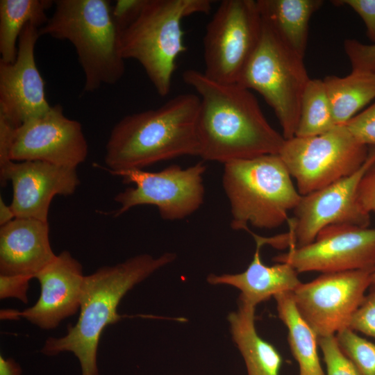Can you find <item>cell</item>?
Segmentation results:
<instances>
[{"label":"cell","mask_w":375,"mask_h":375,"mask_svg":"<svg viewBox=\"0 0 375 375\" xmlns=\"http://www.w3.org/2000/svg\"><path fill=\"white\" fill-rule=\"evenodd\" d=\"M222 185L231 215V228L249 225L272 229L288 222L301 195L278 154L262 155L224 164Z\"/></svg>","instance_id":"6"},{"label":"cell","mask_w":375,"mask_h":375,"mask_svg":"<svg viewBox=\"0 0 375 375\" xmlns=\"http://www.w3.org/2000/svg\"><path fill=\"white\" fill-rule=\"evenodd\" d=\"M211 6L209 0H144L119 33L121 56L137 60L157 93L167 96L176 59L186 50L182 20L192 14L208 13Z\"/></svg>","instance_id":"5"},{"label":"cell","mask_w":375,"mask_h":375,"mask_svg":"<svg viewBox=\"0 0 375 375\" xmlns=\"http://www.w3.org/2000/svg\"><path fill=\"white\" fill-rule=\"evenodd\" d=\"M357 200L365 212L370 214L375 210V153L373 160L360 181Z\"/></svg>","instance_id":"32"},{"label":"cell","mask_w":375,"mask_h":375,"mask_svg":"<svg viewBox=\"0 0 375 375\" xmlns=\"http://www.w3.org/2000/svg\"><path fill=\"white\" fill-rule=\"evenodd\" d=\"M31 278L28 276L0 274V299L14 298L27 303V293Z\"/></svg>","instance_id":"31"},{"label":"cell","mask_w":375,"mask_h":375,"mask_svg":"<svg viewBox=\"0 0 375 375\" xmlns=\"http://www.w3.org/2000/svg\"><path fill=\"white\" fill-rule=\"evenodd\" d=\"M182 77L200 99L197 131L201 158L225 164L278 154L285 139L269 124L251 90L213 81L194 69H186Z\"/></svg>","instance_id":"1"},{"label":"cell","mask_w":375,"mask_h":375,"mask_svg":"<svg viewBox=\"0 0 375 375\" xmlns=\"http://www.w3.org/2000/svg\"><path fill=\"white\" fill-rule=\"evenodd\" d=\"M374 268L324 273L292 292L296 306L318 338L348 328L371 286Z\"/></svg>","instance_id":"12"},{"label":"cell","mask_w":375,"mask_h":375,"mask_svg":"<svg viewBox=\"0 0 375 375\" xmlns=\"http://www.w3.org/2000/svg\"><path fill=\"white\" fill-rule=\"evenodd\" d=\"M337 126L323 80L311 79L303 90L295 136L323 134Z\"/></svg>","instance_id":"25"},{"label":"cell","mask_w":375,"mask_h":375,"mask_svg":"<svg viewBox=\"0 0 375 375\" xmlns=\"http://www.w3.org/2000/svg\"><path fill=\"white\" fill-rule=\"evenodd\" d=\"M336 125H344L375 99V73L355 72L324 79Z\"/></svg>","instance_id":"23"},{"label":"cell","mask_w":375,"mask_h":375,"mask_svg":"<svg viewBox=\"0 0 375 375\" xmlns=\"http://www.w3.org/2000/svg\"><path fill=\"white\" fill-rule=\"evenodd\" d=\"M88 154L81 124L67 118L60 104L17 127L10 149L12 161H43L76 168Z\"/></svg>","instance_id":"14"},{"label":"cell","mask_w":375,"mask_h":375,"mask_svg":"<svg viewBox=\"0 0 375 375\" xmlns=\"http://www.w3.org/2000/svg\"><path fill=\"white\" fill-rule=\"evenodd\" d=\"M255 312V307L238 304V310L228 315L232 340L243 358L247 375H279L281 356L258 335Z\"/></svg>","instance_id":"20"},{"label":"cell","mask_w":375,"mask_h":375,"mask_svg":"<svg viewBox=\"0 0 375 375\" xmlns=\"http://www.w3.org/2000/svg\"><path fill=\"white\" fill-rule=\"evenodd\" d=\"M144 0H118L112 6V16L119 32L135 17Z\"/></svg>","instance_id":"34"},{"label":"cell","mask_w":375,"mask_h":375,"mask_svg":"<svg viewBox=\"0 0 375 375\" xmlns=\"http://www.w3.org/2000/svg\"><path fill=\"white\" fill-rule=\"evenodd\" d=\"M174 253L158 257L142 253L122 262L103 266L85 276L80 315L61 337L48 338L41 352L53 356L71 352L78 359L81 375H99L97 353L104 328L117 322V307L126 293L151 274L176 260Z\"/></svg>","instance_id":"2"},{"label":"cell","mask_w":375,"mask_h":375,"mask_svg":"<svg viewBox=\"0 0 375 375\" xmlns=\"http://www.w3.org/2000/svg\"><path fill=\"white\" fill-rule=\"evenodd\" d=\"M337 342L358 375H375V344L345 328L335 335Z\"/></svg>","instance_id":"26"},{"label":"cell","mask_w":375,"mask_h":375,"mask_svg":"<svg viewBox=\"0 0 375 375\" xmlns=\"http://www.w3.org/2000/svg\"><path fill=\"white\" fill-rule=\"evenodd\" d=\"M337 6L346 5L351 8L362 19L369 39L375 44V0H337Z\"/></svg>","instance_id":"33"},{"label":"cell","mask_w":375,"mask_h":375,"mask_svg":"<svg viewBox=\"0 0 375 375\" xmlns=\"http://www.w3.org/2000/svg\"><path fill=\"white\" fill-rule=\"evenodd\" d=\"M15 218V213L10 206L7 205L3 198L0 197V226H2Z\"/></svg>","instance_id":"37"},{"label":"cell","mask_w":375,"mask_h":375,"mask_svg":"<svg viewBox=\"0 0 375 375\" xmlns=\"http://www.w3.org/2000/svg\"><path fill=\"white\" fill-rule=\"evenodd\" d=\"M344 125L358 142L375 147V102Z\"/></svg>","instance_id":"28"},{"label":"cell","mask_w":375,"mask_h":375,"mask_svg":"<svg viewBox=\"0 0 375 375\" xmlns=\"http://www.w3.org/2000/svg\"><path fill=\"white\" fill-rule=\"evenodd\" d=\"M322 0H258L264 22L296 53L304 58L309 22Z\"/></svg>","instance_id":"21"},{"label":"cell","mask_w":375,"mask_h":375,"mask_svg":"<svg viewBox=\"0 0 375 375\" xmlns=\"http://www.w3.org/2000/svg\"><path fill=\"white\" fill-rule=\"evenodd\" d=\"M374 212L375 213V210L374 211Z\"/></svg>","instance_id":"40"},{"label":"cell","mask_w":375,"mask_h":375,"mask_svg":"<svg viewBox=\"0 0 375 375\" xmlns=\"http://www.w3.org/2000/svg\"><path fill=\"white\" fill-rule=\"evenodd\" d=\"M344 49L352 71L375 73V44H365L349 39L344 42Z\"/></svg>","instance_id":"29"},{"label":"cell","mask_w":375,"mask_h":375,"mask_svg":"<svg viewBox=\"0 0 375 375\" xmlns=\"http://www.w3.org/2000/svg\"><path fill=\"white\" fill-rule=\"evenodd\" d=\"M16 128L17 126L0 115V169L12 162L10 153Z\"/></svg>","instance_id":"35"},{"label":"cell","mask_w":375,"mask_h":375,"mask_svg":"<svg viewBox=\"0 0 375 375\" xmlns=\"http://www.w3.org/2000/svg\"><path fill=\"white\" fill-rule=\"evenodd\" d=\"M53 4L51 0L0 1V61L15 60L22 30L28 23L42 27L49 19L46 11Z\"/></svg>","instance_id":"24"},{"label":"cell","mask_w":375,"mask_h":375,"mask_svg":"<svg viewBox=\"0 0 375 375\" xmlns=\"http://www.w3.org/2000/svg\"><path fill=\"white\" fill-rule=\"evenodd\" d=\"M274 298L278 317L288 329V342L299 365V375H325L318 355V336L299 312L292 292H282Z\"/></svg>","instance_id":"22"},{"label":"cell","mask_w":375,"mask_h":375,"mask_svg":"<svg viewBox=\"0 0 375 375\" xmlns=\"http://www.w3.org/2000/svg\"><path fill=\"white\" fill-rule=\"evenodd\" d=\"M374 146L369 147L367 158L353 174L322 189L301 197L289 219V231L272 236L271 246L275 248L301 247L314 241L326 226L348 224L368 228L370 214L365 212L357 200L360 181L374 157Z\"/></svg>","instance_id":"11"},{"label":"cell","mask_w":375,"mask_h":375,"mask_svg":"<svg viewBox=\"0 0 375 375\" xmlns=\"http://www.w3.org/2000/svg\"><path fill=\"white\" fill-rule=\"evenodd\" d=\"M199 104L197 94H182L158 108L124 117L106 143L105 169H142L179 156H199Z\"/></svg>","instance_id":"3"},{"label":"cell","mask_w":375,"mask_h":375,"mask_svg":"<svg viewBox=\"0 0 375 375\" xmlns=\"http://www.w3.org/2000/svg\"><path fill=\"white\" fill-rule=\"evenodd\" d=\"M20 365L12 358L0 356V375H22Z\"/></svg>","instance_id":"36"},{"label":"cell","mask_w":375,"mask_h":375,"mask_svg":"<svg viewBox=\"0 0 375 375\" xmlns=\"http://www.w3.org/2000/svg\"><path fill=\"white\" fill-rule=\"evenodd\" d=\"M262 30L257 1H221L203 40L204 74L217 82L238 83L258 47Z\"/></svg>","instance_id":"9"},{"label":"cell","mask_w":375,"mask_h":375,"mask_svg":"<svg viewBox=\"0 0 375 375\" xmlns=\"http://www.w3.org/2000/svg\"><path fill=\"white\" fill-rule=\"evenodd\" d=\"M368 151L344 125H337L321 135L285 140L278 155L303 196L355 173Z\"/></svg>","instance_id":"8"},{"label":"cell","mask_w":375,"mask_h":375,"mask_svg":"<svg viewBox=\"0 0 375 375\" xmlns=\"http://www.w3.org/2000/svg\"><path fill=\"white\" fill-rule=\"evenodd\" d=\"M1 319H18L20 316L17 310H1L0 313Z\"/></svg>","instance_id":"38"},{"label":"cell","mask_w":375,"mask_h":375,"mask_svg":"<svg viewBox=\"0 0 375 375\" xmlns=\"http://www.w3.org/2000/svg\"><path fill=\"white\" fill-rule=\"evenodd\" d=\"M1 185L10 181V204L15 217L48 222L51 202L56 195L69 196L80 184L76 168L43 161L10 162L0 169Z\"/></svg>","instance_id":"16"},{"label":"cell","mask_w":375,"mask_h":375,"mask_svg":"<svg viewBox=\"0 0 375 375\" xmlns=\"http://www.w3.org/2000/svg\"><path fill=\"white\" fill-rule=\"evenodd\" d=\"M39 29L28 23L19 35L15 60L0 61V115L17 127L51 107L35 59Z\"/></svg>","instance_id":"15"},{"label":"cell","mask_w":375,"mask_h":375,"mask_svg":"<svg viewBox=\"0 0 375 375\" xmlns=\"http://www.w3.org/2000/svg\"><path fill=\"white\" fill-rule=\"evenodd\" d=\"M54 5L52 16L39 29V34L73 44L84 73L83 92L118 82L125 65L119 50V32L110 1L56 0Z\"/></svg>","instance_id":"4"},{"label":"cell","mask_w":375,"mask_h":375,"mask_svg":"<svg viewBox=\"0 0 375 375\" xmlns=\"http://www.w3.org/2000/svg\"><path fill=\"white\" fill-rule=\"evenodd\" d=\"M40 285L36 303L19 311L20 317L44 330L56 328L80 309L85 275L82 265L63 251L34 277Z\"/></svg>","instance_id":"17"},{"label":"cell","mask_w":375,"mask_h":375,"mask_svg":"<svg viewBox=\"0 0 375 375\" xmlns=\"http://www.w3.org/2000/svg\"><path fill=\"white\" fill-rule=\"evenodd\" d=\"M287 262L298 273H334L374 268L375 228L348 224L329 225L322 228L312 242L274 258Z\"/></svg>","instance_id":"13"},{"label":"cell","mask_w":375,"mask_h":375,"mask_svg":"<svg viewBox=\"0 0 375 375\" xmlns=\"http://www.w3.org/2000/svg\"><path fill=\"white\" fill-rule=\"evenodd\" d=\"M326 366V375H358L351 362L341 351L335 335L318 338Z\"/></svg>","instance_id":"27"},{"label":"cell","mask_w":375,"mask_h":375,"mask_svg":"<svg viewBox=\"0 0 375 375\" xmlns=\"http://www.w3.org/2000/svg\"><path fill=\"white\" fill-rule=\"evenodd\" d=\"M206 170L204 163L199 162L187 168L172 165L154 172L142 169L108 172L122 177L124 183L135 185L115 197L120 207L113 215L120 216L135 206L151 205L157 208L164 220L183 219L203 203V176Z\"/></svg>","instance_id":"10"},{"label":"cell","mask_w":375,"mask_h":375,"mask_svg":"<svg viewBox=\"0 0 375 375\" xmlns=\"http://www.w3.org/2000/svg\"><path fill=\"white\" fill-rule=\"evenodd\" d=\"M372 287L352 315L348 328L375 339V286Z\"/></svg>","instance_id":"30"},{"label":"cell","mask_w":375,"mask_h":375,"mask_svg":"<svg viewBox=\"0 0 375 375\" xmlns=\"http://www.w3.org/2000/svg\"><path fill=\"white\" fill-rule=\"evenodd\" d=\"M262 246L256 243L253 259L247 268L237 274H210L207 282L213 285H228L240 290L238 304L253 307L270 297L293 292L300 284L298 272L289 263L268 266L261 259Z\"/></svg>","instance_id":"19"},{"label":"cell","mask_w":375,"mask_h":375,"mask_svg":"<svg viewBox=\"0 0 375 375\" xmlns=\"http://www.w3.org/2000/svg\"><path fill=\"white\" fill-rule=\"evenodd\" d=\"M371 286H375V266L371 276Z\"/></svg>","instance_id":"39"},{"label":"cell","mask_w":375,"mask_h":375,"mask_svg":"<svg viewBox=\"0 0 375 375\" xmlns=\"http://www.w3.org/2000/svg\"><path fill=\"white\" fill-rule=\"evenodd\" d=\"M57 255L48 222L15 217L0 228V274L35 276Z\"/></svg>","instance_id":"18"},{"label":"cell","mask_w":375,"mask_h":375,"mask_svg":"<svg viewBox=\"0 0 375 375\" xmlns=\"http://www.w3.org/2000/svg\"><path fill=\"white\" fill-rule=\"evenodd\" d=\"M303 58L262 19L260 42L237 83L263 97L274 110L285 140L295 136L301 97L310 80Z\"/></svg>","instance_id":"7"}]
</instances>
